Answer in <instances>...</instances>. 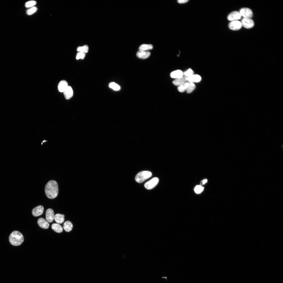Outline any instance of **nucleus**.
I'll use <instances>...</instances> for the list:
<instances>
[{"mask_svg": "<svg viewBox=\"0 0 283 283\" xmlns=\"http://www.w3.org/2000/svg\"><path fill=\"white\" fill-rule=\"evenodd\" d=\"M63 93L65 98L67 100L70 99L73 96V90L70 86H68Z\"/></svg>", "mask_w": 283, "mask_h": 283, "instance_id": "ddd939ff", "label": "nucleus"}, {"mask_svg": "<svg viewBox=\"0 0 283 283\" xmlns=\"http://www.w3.org/2000/svg\"><path fill=\"white\" fill-rule=\"evenodd\" d=\"M109 86L111 88L115 90H118L120 89V86L114 82H112L110 83L109 85Z\"/></svg>", "mask_w": 283, "mask_h": 283, "instance_id": "393cba45", "label": "nucleus"}, {"mask_svg": "<svg viewBox=\"0 0 283 283\" xmlns=\"http://www.w3.org/2000/svg\"><path fill=\"white\" fill-rule=\"evenodd\" d=\"M73 226L72 223L69 221H67L64 222L63 226L64 230L67 232L71 231L72 229Z\"/></svg>", "mask_w": 283, "mask_h": 283, "instance_id": "6ab92c4d", "label": "nucleus"}, {"mask_svg": "<svg viewBox=\"0 0 283 283\" xmlns=\"http://www.w3.org/2000/svg\"><path fill=\"white\" fill-rule=\"evenodd\" d=\"M241 16L244 18H251L253 15L252 11L250 9L247 8H243L240 9L239 12Z\"/></svg>", "mask_w": 283, "mask_h": 283, "instance_id": "423d86ee", "label": "nucleus"}, {"mask_svg": "<svg viewBox=\"0 0 283 283\" xmlns=\"http://www.w3.org/2000/svg\"><path fill=\"white\" fill-rule=\"evenodd\" d=\"M204 189V187L201 185H197L195 187L194 190L196 193L199 194L201 193L203 191Z\"/></svg>", "mask_w": 283, "mask_h": 283, "instance_id": "c85d7f7f", "label": "nucleus"}, {"mask_svg": "<svg viewBox=\"0 0 283 283\" xmlns=\"http://www.w3.org/2000/svg\"><path fill=\"white\" fill-rule=\"evenodd\" d=\"M241 22L242 26L247 29L251 28L254 25V22L251 18H243Z\"/></svg>", "mask_w": 283, "mask_h": 283, "instance_id": "39448f33", "label": "nucleus"}, {"mask_svg": "<svg viewBox=\"0 0 283 283\" xmlns=\"http://www.w3.org/2000/svg\"><path fill=\"white\" fill-rule=\"evenodd\" d=\"M150 53L148 51H139L137 52L136 55L139 58L145 59L149 57L150 55Z\"/></svg>", "mask_w": 283, "mask_h": 283, "instance_id": "4468645a", "label": "nucleus"}, {"mask_svg": "<svg viewBox=\"0 0 283 283\" xmlns=\"http://www.w3.org/2000/svg\"><path fill=\"white\" fill-rule=\"evenodd\" d=\"M195 86L194 83H189L186 90L187 92L189 94L192 92L195 89Z\"/></svg>", "mask_w": 283, "mask_h": 283, "instance_id": "5701e85b", "label": "nucleus"}, {"mask_svg": "<svg viewBox=\"0 0 283 283\" xmlns=\"http://www.w3.org/2000/svg\"><path fill=\"white\" fill-rule=\"evenodd\" d=\"M186 79L188 82L194 83L199 82L201 80V77L198 74H193L189 77H186Z\"/></svg>", "mask_w": 283, "mask_h": 283, "instance_id": "9b49d317", "label": "nucleus"}, {"mask_svg": "<svg viewBox=\"0 0 283 283\" xmlns=\"http://www.w3.org/2000/svg\"><path fill=\"white\" fill-rule=\"evenodd\" d=\"M186 77L183 76L181 78L175 79L173 81L174 85L176 86H179L187 82Z\"/></svg>", "mask_w": 283, "mask_h": 283, "instance_id": "dca6fc26", "label": "nucleus"}, {"mask_svg": "<svg viewBox=\"0 0 283 283\" xmlns=\"http://www.w3.org/2000/svg\"><path fill=\"white\" fill-rule=\"evenodd\" d=\"M188 1V0H178L177 1L178 2L181 4L185 3Z\"/></svg>", "mask_w": 283, "mask_h": 283, "instance_id": "7c9ffc66", "label": "nucleus"}, {"mask_svg": "<svg viewBox=\"0 0 283 283\" xmlns=\"http://www.w3.org/2000/svg\"><path fill=\"white\" fill-rule=\"evenodd\" d=\"M37 223L41 228L43 229H47L49 226L48 222L43 218H40L37 220Z\"/></svg>", "mask_w": 283, "mask_h": 283, "instance_id": "f8f14e48", "label": "nucleus"}, {"mask_svg": "<svg viewBox=\"0 0 283 283\" xmlns=\"http://www.w3.org/2000/svg\"><path fill=\"white\" fill-rule=\"evenodd\" d=\"M242 26L241 22L238 20L232 21L228 25L229 28L233 30H239L241 28Z\"/></svg>", "mask_w": 283, "mask_h": 283, "instance_id": "6e6552de", "label": "nucleus"}, {"mask_svg": "<svg viewBox=\"0 0 283 283\" xmlns=\"http://www.w3.org/2000/svg\"><path fill=\"white\" fill-rule=\"evenodd\" d=\"M51 228L54 231L58 233H61L63 231L62 227L60 224L57 223L52 224L51 226Z\"/></svg>", "mask_w": 283, "mask_h": 283, "instance_id": "aec40b11", "label": "nucleus"}, {"mask_svg": "<svg viewBox=\"0 0 283 283\" xmlns=\"http://www.w3.org/2000/svg\"><path fill=\"white\" fill-rule=\"evenodd\" d=\"M152 173L148 171H144L138 173L135 177V181L138 183H142L152 176Z\"/></svg>", "mask_w": 283, "mask_h": 283, "instance_id": "7ed1b4c3", "label": "nucleus"}, {"mask_svg": "<svg viewBox=\"0 0 283 283\" xmlns=\"http://www.w3.org/2000/svg\"><path fill=\"white\" fill-rule=\"evenodd\" d=\"M37 10V8L36 7H33L27 10V14L29 15H31L36 12Z\"/></svg>", "mask_w": 283, "mask_h": 283, "instance_id": "bb28decb", "label": "nucleus"}, {"mask_svg": "<svg viewBox=\"0 0 283 283\" xmlns=\"http://www.w3.org/2000/svg\"><path fill=\"white\" fill-rule=\"evenodd\" d=\"M159 181V178L155 177L146 182L144 186L147 189L150 190L154 188L158 184Z\"/></svg>", "mask_w": 283, "mask_h": 283, "instance_id": "20e7f679", "label": "nucleus"}, {"mask_svg": "<svg viewBox=\"0 0 283 283\" xmlns=\"http://www.w3.org/2000/svg\"><path fill=\"white\" fill-rule=\"evenodd\" d=\"M194 74V71L191 68H189L187 70L183 73V74L186 77H190Z\"/></svg>", "mask_w": 283, "mask_h": 283, "instance_id": "a878e982", "label": "nucleus"}, {"mask_svg": "<svg viewBox=\"0 0 283 283\" xmlns=\"http://www.w3.org/2000/svg\"><path fill=\"white\" fill-rule=\"evenodd\" d=\"M54 219L57 224H62L64 221V215L60 214H56L55 215Z\"/></svg>", "mask_w": 283, "mask_h": 283, "instance_id": "a211bd4d", "label": "nucleus"}, {"mask_svg": "<svg viewBox=\"0 0 283 283\" xmlns=\"http://www.w3.org/2000/svg\"><path fill=\"white\" fill-rule=\"evenodd\" d=\"M88 46L85 45L83 46H79L77 48V51L79 52H83L85 53H87L88 51Z\"/></svg>", "mask_w": 283, "mask_h": 283, "instance_id": "b1692460", "label": "nucleus"}, {"mask_svg": "<svg viewBox=\"0 0 283 283\" xmlns=\"http://www.w3.org/2000/svg\"><path fill=\"white\" fill-rule=\"evenodd\" d=\"M10 243L14 246L20 245L24 241L23 235L19 231H14L12 232L9 237Z\"/></svg>", "mask_w": 283, "mask_h": 283, "instance_id": "f03ea898", "label": "nucleus"}, {"mask_svg": "<svg viewBox=\"0 0 283 283\" xmlns=\"http://www.w3.org/2000/svg\"><path fill=\"white\" fill-rule=\"evenodd\" d=\"M54 212L52 209L49 208L47 210L46 213V218L48 222H52L54 220Z\"/></svg>", "mask_w": 283, "mask_h": 283, "instance_id": "9d476101", "label": "nucleus"}, {"mask_svg": "<svg viewBox=\"0 0 283 283\" xmlns=\"http://www.w3.org/2000/svg\"><path fill=\"white\" fill-rule=\"evenodd\" d=\"M45 192L47 197L50 199H53L57 196L58 187L57 182L55 181H49L45 187Z\"/></svg>", "mask_w": 283, "mask_h": 283, "instance_id": "f257e3e1", "label": "nucleus"}, {"mask_svg": "<svg viewBox=\"0 0 283 283\" xmlns=\"http://www.w3.org/2000/svg\"><path fill=\"white\" fill-rule=\"evenodd\" d=\"M207 181V180L206 179H204L202 181V183L203 184H204L206 183Z\"/></svg>", "mask_w": 283, "mask_h": 283, "instance_id": "2f4dec72", "label": "nucleus"}, {"mask_svg": "<svg viewBox=\"0 0 283 283\" xmlns=\"http://www.w3.org/2000/svg\"><path fill=\"white\" fill-rule=\"evenodd\" d=\"M68 86L67 82L65 80L61 81L58 84V88L59 91L61 92H63Z\"/></svg>", "mask_w": 283, "mask_h": 283, "instance_id": "2eb2a0df", "label": "nucleus"}, {"mask_svg": "<svg viewBox=\"0 0 283 283\" xmlns=\"http://www.w3.org/2000/svg\"><path fill=\"white\" fill-rule=\"evenodd\" d=\"M153 48V46L151 44H143L140 46L139 49V51H147Z\"/></svg>", "mask_w": 283, "mask_h": 283, "instance_id": "412c9836", "label": "nucleus"}, {"mask_svg": "<svg viewBox=\"0 0 283 283\" xmlns=\"http://www.w3.org/2000/svg\"><path fill=\"white\" fill-rule=\"evenodd\" d=\"M43 211V206L41 205H39L32 209V214L34 216L37 217L42 215Z\"/></svg>", "mask_w": 283, "mask_h": 283, "instance_id": "1a4fd4ad", "label": "nucleus"}, {"mask_svg": "<svg viewBox=\"0 0 283 283\" xmlns=\"http://www.w3.org/2000/svg\"><path fill=\"white\" fill-rule=\"evenodd\" d=\"M183 72L180 70H178L172 72L170 74L171 77L176 79L181 78L183 76Z\"/></svg>", "mask_w": 283, "mask_h": 283, "instance_id": "f3484780", "label": "nucleus"}, {"mask_svg": "<svg viewBox=\"0 0 283 283\" xmlns=\"http://www.w3.org/2000/svg\"><path fill=\"white\" fill-rule=\"evenodd\" d=\"M189 84V82H187L179 86L178 87V90L180 92H183L186 91Z\"/></svg>", "mask_w": 283, "mask_h": 283, "instance_id": "4be33fe9", "label": "nucleus"}, {"mask_svg": "<svg viewBox=\"0 0 283 283\" xmlns=\"http://www.w3.org/2000/svg\"><path fill=\"white\" fill-rule=\"evenodd\" d=\"M241 17L239 12L234 11L228 14L227 18L228 20L232 21L238 20L241 19Z\"/></svg>", "mask_w": 283, "mask_h": 283, "instance_id": "0eeeda50", "label": "nucleus"}, {"mask_svg": "<svg viewBox=\"0 0 283 283\" xmlns=\"http://www.w3.org/2000/svg\"><path fill=\"white\" fill-rule=\"evenodd\" d=\"M85 53L83 52H79L77 53L76 57V59L78 60L80 59H83L85 57Z\"/></svg>", "mask_w": 283, "mask_h": 283, "instance_id": "c756f323", "label": "nucleus"}, {"mask_svg": "<svg viewBox=\"0 0 283 283\" xmlns=\"http://www.w3.org/2000/svg\"><path fill=\"white\" fill-rule=\"evenodd\" d=\"M36 4V2L34 1H30L26 2L25 4V7L26 8H30L33 7Z\"/></svg>", "mask_w": 283, "mask_h": 283, "instance_id": "cd10ccee", "label": "nucleus"}]
</instances>
